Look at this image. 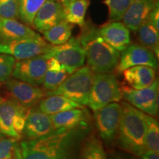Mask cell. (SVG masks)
<instances>
[{
    "mask_svg": "<svg viewBox=\"0 0 159 159\" xmlns=\"http://www.w3.org/2000/svg\"><path fill=\"white\" fill-rule=\"evenodd\" d=\"M91 127L61 128L40 138L21 142L22 159H80L84 139Z\"/></svg>",
    "mask_w": 159,
    "mask_h": 159,
    "instance_id": "1",
    "label": "cell"
},
{
    "mask_svg": "<svg viewBox=\"0 0 159 159\" xmlns=\"http://www.w3.org/2000/svg\"><path fill=\"white\" fill-rule=\"evenodd\" d=\"M117 142L122 150L140 157L148 151L146 147V114L124 101L121 104Z\"/></svg>",
    "mask_w": 159,
    "mask_h": 159,
    "instance_id": "2",
    "label": "cell"
},
{
    "mask_svg": "<svg viewBox=\"0 0 159 159\" xmlns=\"http://www.w3.org/2000/svg\"><path fill=\"white\" fill-rule=\"evenodd\" d=\"M78 39L85 50L88 66L91 70L96 73H110L114 70L120 52L102 39L99 29L85 24Z\"/></svg>",
    "mask_w": 159,
    "mask_h": 159,
    "instance_id": "3",
    "label": "cell"
},
{
    "mask_svg": "<svg viewBox=\"0 0 159 159\" xmlns=\"http://www.w3.org/2000/svg\"><path fill=\"white\" fill-rule=\"evenodd\" d=\"M94 73L89 66L75 70L54 91H46V96L62 95L83 105H88Z\"/></svg>",
    "mask_w": 159,
    "mask_h": 159,
    "instance_id": "4",
    "label": "cell"
},
{
    "mask_svg": "<svg viewBox=\"0 0 159 159\" xmlns=\"http://www.w3.org/2000/svg\"><path fill=\"white\" fill-rule=\"evenodd\" d=\"M122 98L120 85L114 74L94 73L88 104L91 110L95 111L110 103L119 102Z\"/></svg>",
    "mask_w": 159,
    "mask_h": 159,
    "instance_id": "5",
    "label": "cell"
},
{
    "mask_svg": "<svg viewBox=\"0 0 159 159\" xmlns=\"http://www.w3.org/2000/svg\"><path fill=\"white\" fill-rule=\"evenodd\" d=\"M30 108L21 105L13 98L0 102V133L5 136L20 140L23 136L25 121Z\"/></svg>",
    "mask_w": 159,
    "mask_h": 159,
    "instance_id": "6",
    "label": "cell"
},
{
    "mask_svg": "<svg viewBox=\"0 0 159 159\" xmlns=\"http://www.w3.org/2000/svg\"><path fill=\"white\" fill-rule=\"evenodd\" d=\"M122 97L135 108L149 116H156L158 112V79L142 89H134L128 85L120 86Z\"/></svg>",
    "mask_w": 159,
    "mask_h": 159,
    "instance_id": "7",
    "label": "cell"
},
{
    "mask_svg": "<svg viewBox=\"0 0 159 159\" xmlns=\"http://www.w3.org/2000/svg\"><path fill=\"white\" fill-rule=\"evenodd\" d=\"M50 44L47 43L41 35L34 38L0 41V54H7L16 60L21 61L43 55L48 50Z\"/></svg>",
    "mask_w": 159,
    "mask_h": 159,
    "instance_id": "8",
    "label": "cell"
},
{
    "mask_svg": "<svg viewBox=\"0 0 159 159\" xmlns=\"http://www.w3.org/2000/svg\"><path fill=\"white\" fill-rule=\"evenodd\" d=\"M47 59L52 57L61 64L77 70L83 66L85 61V53L78 38H70L68 41L60 45H50L44 54Z\"/></svg>",
    "mask_w": 159,
    "mask_h": 159,
    "instance_id": "9",
    "label": "cell"
},
{
    "mask_svg": "<svg viewBox=\"0 0 159 159\" xmlns=\"http://www.w3.org/2000/svg\"><path fill=\"white\" fill-rule=\"evenodd\" d=\"M122 107L118 102H112L94 111V121L100 138L107 144L116 139L120 122Z\"/></svg>",
    "mask_w": 159,
    "mask_h": 159,
    "instance_id": "10",
    "label": "cell"
},
{
    "mask_svg": "<svg viewBox=\"0 0 159 159\" xmlns=\"http://www.w3.org/2000/svg\"><path fill=\"white\" fill-rule=\"evenodd\" d=\"M47 58L43 55L16 62L12 77L35 86L42 85L47 71Z\"/></svg>",
    "mask_w": 159,
    "mask_h": 159,
    "instance_id": "11",
    "label": "cell"
},
{
    "mask_svg": "<svg viewBox=\"0 0 159 159\" xmlns=\"http://www.w3.org/2000/svg\"><path fill=\"white\" fill-rule=\"evenodd\" d=\"M136 66H148L157 69L158 58L150 49L142 44L130 43L122 52L114 70L117 73H122L125 69Z\"/></svg>",
    "mask_w": 159,
    "mask_h": 159,
    "instance_id": "12",
    "label": "cell"
},
{
    "mask_svg": "<svg viewBox=\"0 0 159 159\" xmlns=\"http://www.w3.org/2000/svg\"><path fill=\"white\" fill-rule=\"evenodd\" d=\"M5 86L11 98L28 108L35 107L46 96L45 91L39 86L16 78L7 80Z\"/></svg>",
    "mask_w": 159,
    "mask_h": 159,
    "instance_id": "13",
    "label": "cell"
},
{
    "mask_svg": "<svg viewBox=\"0 0 159 159\" xmlns=\"http://www.w3.org/2000/svg\"><path fill=\"white\" fill-rule=\"evenodd\" d=\"M62 20H64V9L61 2L58 0H47L35 14L33 25L42 33Z\"/></svg>",
    "mask_w": 159,
    "mask_h": 159,
    "instance_id": "14",
    "label": "cell"
},
{
    "mask_svg": "<svg viewBox=\"0 0 159 159\" xmlns=\"http://www.w3.org/2000/svg\"><path fill=\"white\" fill-rule=\"evenodd\" d=\"M54 130L51 116L33 107L30 110L25 121L23 136L25 139H34L45 136Z\"/></svg>",
    "mask_w": 159,
    "mask_h": 159,
    "instance_id": "15",
    "label": "cell"
},
{
    "mask_svg": "<svg viewBox=\"0 0 159 159\" xmlns=\"http://www.w3.org/2000/svg\"><path fill=\"white\" fill-rule=\"evenodd\" d=\"M99 33L109 45L119 52L131 43L130 30L119 21L105 24L99 29Z\"/></svg>",
    "mask_w": 159,
    "mask_h": 159,
    "instance_id": "16",
    "label": "cell"
},
{
    "mask_svg": "<svg viewBox=\"0 0 159 159\" xmlns=\"http://www.w3.org/2000/svg\"><path fill=\"white\" fill-rule=\"evenodd\" d=\"M156 2L153 0H133L122 20L130 30L136 32L139 27L149 19Z\"/></svg>",
    "mask_w": 159,
    "mask_h": 159,
    "instance_id": "17",
    "label": "cell"
},
{
    "mask_svg": "<svg viewBox=\"0 0 159 159\" xmlns=\"http://www.w3.org/2000/svg\"><path fill=\"white\" fill-rule=\"evenodd\" d=\"M54 129L76 128L90 126L89 116L85 108H75L51 115Z\"/></svg>",
    "mask_w": 159,
    "mask_h": 159,
    "instance_id": "18",
    "label": "cell"
},
{
    "mask_svg": "<svg viewBox=\"0 0 159 159\" xmlns=\"http://www.w3.org/2000/svg\"><path fill=\"white\" fill-rule=\"evenodd\" d=\"M123 77L128 86L142 89L152 84L156 80V69L148 66H136L123 71Z\"/></svg>",
    "mask_w": 159,
    "mask_h": 159,
    "instance_id": "19",
    "label": "cell"
},
{
    "mask_svg": "<svg viewBox=\"0 0 159 159\" xmlns=\"http://www.w3.org/2000/svg\"><path fill=\"white\" fill-rule=\"evenodd\" d=\"M75 71L61 64L52 57L47 59V71L43 81L46 91H54Z\"/></svg>",
    "mask_w": 159,
    "mask_h": 159,
    "instance_id": "20",
    "label": "cell"
},
{
    "mask_svg": "<svg viewBox=\"0 0 159 159\" xmlns=\"http://www.w3.org/2000/svg\"><path fill=\"white\" fill-rule=\"evenodd\" d=\"M39 35L29 26L19 22L16 19L0 18V37L3 40L34 38Z\"/></svg>",
    "mask_w": 159,
    "mask_h": 159,
    "instance_id": "21",
    "label": "cell"
},
{
    "mask_svg": "<svg viewBox=\"0 0 159 159\" xmlns=\"http://www.w3.org/2000/svg\"><path fill=\"white\" fill-rule=\"evenodd\" d=\"M38 108L42 112L51 116L71 109L84 108V106L62 95L55 94L43 98L39 102Z\"/></svg>",
    "mask_w": 159,
    "mask_h": 159,
    "instance_id": "22",
    "label": "cell"
},
{
    "mask_svg": "<svg viewBox=\"0 0 159 159\" xmlns=\"http://www.w3.org/2000/svg\"><path fill=\"white\" fill-rule=\"evenodd\" d=\"M136 32L141 44L150 49L157 58H158L159 35L158 30L148 20L139 27Z\"/></svg>",
    "mask_w": 159,
    "mask_h": 159,
    "instance_id": "23",
    "label": "cell"
},
{
    "mask_svg": "<svg viewBox=\"0 0 159 159\" xmlns=\"http://www.w3.org/2000/svg\"><path fill=\"white\" fill-rule=\"evenodd\" d=\"M72 24L62 20L51 28L43 32V35L45 40L51 45L56 46L64 43L71 37L73 29Z\"/></svg>",
    "mask_w": 159,
    "mask_h": 159,
    "instance_id": "24",
    "label": "cell"
},
{
    "mask_svg": "<svg viewBox=\"0 0 159 159\" xmlns=\"http://www.w3.org/2000/svg\"><path fill=\"white\" fill-rule=\"evenodd\" d=\"M80 159H108L101 140L94 134H89L83 141Z\"/></svg>",
    "mask_w": 159,
    "mask_h": 159,
    "instance_id": "25",
    "label": "cell"
},
{
    "mask_svg": "<svg viewBox=\"0 0 159 159\" xmlns=\"http://www.w3.org/2000/svg\"><path fill=\"white\" fill-rule=\"evenodd\" d=\"M90 2L89 0H75L65 7L64 20L81 28L85 25V17Z\"/></svg>",
    "mask_w": 159,
    "mask_h": 159,
    "instance_id": "26",
    "label": "cell"
},
{
    "mask_svg": "<svg viewBox=\"0 0 159 159\" xmlns=\"http://www.w3.org/2000/svg\"><path fill=\"white\" fill-rule=\"evenodd\" d=\"M147 132L146 147L148 151L158 153L159 152V124L154 116L146 114Z\"/></svg>",
    "mask_w": 159,
    "mask_h": 159,
    "instance_id": "27",
    "label": "cell"
},
{
    "mask_svg": "<svg viewBox=\"0 0 159 159\" xmlns=\"http://www.w3.org/2000/svg\"><path fill=\"white\" fill-rule=\"evenodd\" d=\"M0 159H22L19 140L5 136L0 140Z\"/></svg>",
    "mask_w": 159,
    "mask_h": 159,
    "instance_id": "28",
    "label": "cell"
},
{
    "mask_svg": "<svg viewBox=\"0 0 159 159\" xmlns=\"http://www.w3.org/2000/svg\"><path fill=\"white\" fill-rule=\"evenodd\" d=\"M47 0H19V17L23 21L33 25L35 16Z\"/></svg>",
    "mask_w": 159,
    "mask_h": 159,
    "instance_id": "29",
    "label": "cell"
},
{
    "mask_svg": "<svg viewBox=\"0 0 159 159\" xmlns=\"http://www.w3.org/2000/svg\"><path fill=\"white\" fill-rule=\"evenodd\" d=\"M133 0H105L109 12L110 21H121Z\"/></svg>",
    "mask_w": 159,
    "mask_h": 159,
    "instance_id": "30",
    "label": "cell"
},
{
    "mask_svg": "<svg viewBox=\"0 0 159 159\" xmlns=\"http://www.w3.org/2000/svg\"><path fill=\"white\" fill-rule=\"evenodd\" d=\"M19 17V0H0V18L16 19Z\"/></svg>",
    "mask_w": 159,
    "mask_h": 159,
    "instance_id": "31",
    "label": "cell"
},
{
    "mask_svg": "<svg viewBox=\"0 0 159 159\" xmlns=\"http://www.w3.org/2000/svg\"><path fill=\"white\" fill-rule=\"evenodd\" d=\"M16 59L7 54H0V83L11 78L16 64Z\"/></svg>",
    "mask_w": 159,
    "mask_h": 159,
    "instance_id": "32",
    "label": "cell"
},
{
    "mask_svg": "<svg viewBox=\"0 0 159 159\" xmlns=\"http://www.w3.org/2000/svg\"><path fill=\"white\" fill-rule=\"evenodd\" d=\"M148 21L159 30V6L158 2H156L154 8L151 11Z\"/></svg>",
    "mask_w": 159,
    "mask_h": 159,
    "instance_id": "33",
    "label": "cell"
},
{
    "mask_svg": "<svg viewBox=\"0 0 159 159\" xmlns=\"http://www.w3.org/2000/svg\"><path fill=\"white\" fill-rule=\"evenodd\" d=\"M139 159H159V156L158 153L151 151H147L145 153L139 157Z\"/></svg>",
    "mask_w": 159,
    "mask_h": 159,
    "instance_id": "34",
    "label": "cell"
},
{
    "mask_svg": "<svg viewBox=\"0 0 159 159\" xmlns=\"http://www.w3.org/2000/svg\"><path fill=\"white\" fill-rule=\"evenodd\" d=\"M58 1L61 2V5H63V8H65V7H66L69 4H71L72 2H74L75 0H58Z\"/></svg>",
    "mask_w": 159,
    "mask_h": 159,
    "instance_id": "35",
    "label": "cell"
},
{
    "mask_svg": "<svg viewBox=\"0 0 159 159\" xmlns=\"http://www.w3.org/2000/svg\"><path fill=\"white\" fill-rule=\"evenodd\" d=\"M5 135H4V134H2V133H0V140H1V139H3L4 138V137H5Z\"/></svg>",
    "mask_w": 159,
    "mask_h": 159,
    "instance_id": "36",
    "label": "cell"
},
{
    "mask_svg": "<svg viewBox=\"0 0 159 159\" xmlns=\"http://www.w3.org/2000/svg\"><path fill=\"white\" fill-rule=\"evenodd\" d=\"M110 159H121V158H118V157H116V156H112V157H111Z\"/></svg>",
    "mask_w": 159,
    "mask_h": 159,
    "instance_id": "37",
    "label": "cell"
},
{
    "mask_svg": "<svg viewBox=\"0 0 159 159\" xmlns=\"http://www.w3.org/2000/svg\"><path fill=\"white\" fill-rule=\"evenodd\" d=\"M155 2H158V0H153Z\"/></svg>",
    "mask_w": 159,
    "mask_h": 159,
    "instance_id": "38",
    "label": "cell"
},
{
    "mask_svg": "<svg viewBox=\"0 0 159 159\" xmlns=\"http://www.w3.org/2000/svg\"><path fill=\"white\" fill-rule=\"evenodd\" d=\"M2 99V98H1V97H0V102H1V100Z\"/></svg>",
    "mask_w": 159,
    "mask_h": 159,
    "instance_id": "39",
    "label": "cell"
}]
</instances>
